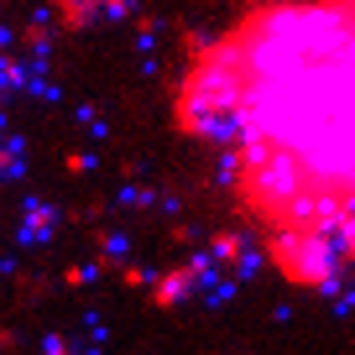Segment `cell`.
<instances>
[{
  "instance_id": "cell-1",
  "label": "cell",
  "mask_w": 355,
  "mask_h": 355,
  "mask_svg": "<svg viewBox=\"0 0 355 355\" xmlns=\"http://www.w3.org/2000/svg\"><path fill=\"white\" fill-rule=\"evenodd\" d=\"M350 0H272L193 58L178 121L230 146L241 204L277 241L350 245Z\"/></svg>"
}]
</instances>
